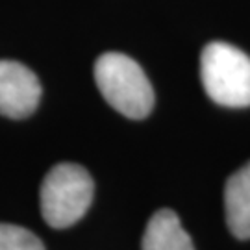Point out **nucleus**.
Returning <instances> with one entry per match:
<instances>
[{"label":"nucleus","mask_w":250,"mask_h":250,"mask_svg":"<svg viewBox=\"0 0 250 250\" xmlns=\"http://www.w3.org/2000/svg\"><path fill=\"white\" fill-rule=\"evenodd\" d=\"M95 82L107 104L128 119H145L154 107L150 82L126 54H102L95 63Z\"/></svg>","instance_id":"obj_1"},{"label":"nucleus","mask_w":250,"mask_h":250,"mask_svg":"<svg viewBox=\"0 0 250 250\" xmlns=\"http://www.w3.org/2000/svg\"><path fill=\"white\" fill-rule=\"evenodd\" d=\"M93 193V178L82 165L58 163L41 184V215L52 228L72 226L89 209Z\"/></svg>","instance_id":"obj_2"},{"label":"nucleus","mask_w":250,"mask_h":250,"mask_svg":"<svg viewBox=\"0 0 250 250\" xmlns=\"http://www.w3.org/2000/svg\"><path fill=\"white\" fill-rule=\"evenodd\" d=\"M200 74L209 99L226 107L250 106V58L228 43H209L202 50Z\"/></svg>","instance_id":"obj_3"},{"label":"nucleus","mask_w":250,"mask_h":250,"mask_svg":"<svg viewBox=\"0 0 250 250\" xmlns=\"http://www.w3.org/2000/svg\"><path fill=\"white\" fill-rule=\"evenodd\" d=\"M41 100V83L26 65L11 60L0 62V115L30 117Z\"/></svg>","instance_id":"obj_4"},{"label":"nucleus","mask_w":250,"mask_h":250,"mask_svg":"<svg viewBox=\"0 0 250 250\" xmlns=\"http://www.w3.org/2000/svg\"><path fill=\"white\" fill-rule=\"evenodd\" d=\"M224 206L230 232L237 239H250V161L228 178Z\"/></svg>","instance_id":"obj_5"},{"label":"nucleus","mask_w":250,"mask_h":250,"mask_svg":"<svg viewBox=\"0 0 250 250\" xmlns=\"http://www.w3.org/2000/svg\"><path fill=\"white\" fill-rule=\"evenodd\" d=\"M143 250H195V247L178 215L172 209H160L146 224Z\"/></svg>","instance_id":"obj_6"},{"label":"nucleus","mask_w":250,"mask_h":250,"mask_svg":"<svg viewBox=\"0 0 250 250\" xmlns=\"http://www.w3.org/2000/svg\"><path fill=\"white\" fill-rule=\"evenodd\" d=\"M0 250H45V245L22 226L0 223Z\"/></svg>","instance_id":"obj_7"}]
</instances>
